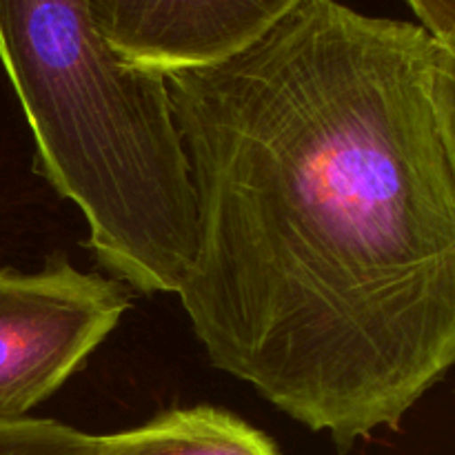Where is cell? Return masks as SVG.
Wrapping results in <instances>:
<instances>
[{"mask_svg": "<svg viewBox=\"0 0 455 455\" xmlns=\"http://www.w3.org/2000/svg\"><path fill=\"white\" fill-rule=\"evenodd\" d=\"M98 435L56 420L25 418L0 425V455H96Z\"/></svg>", "mask_w": 455, "mask_h": 455, "instance_id": "cell-5", "label": "cell"}, {"mask_svg": "<svg viewBox=\"0 0 455 455\" xmlns=\"http://www.w3.org/2000/svg\"><path fill=\"white\" fill-rule=\"evenodd\" d=\"M127 309L118 280L65 258L36 274L0 271V425L25 420L52 398Z\"/></svg>", "mask_w": 455, "mask_h": 455, "instance_id": "cell-2", "label": "cell"}, {"mask_svg": "<svg viewBox=\"0 0 455 455\" xmlns=\"http://www.w3.org/2000/svg\"><path fill=\"white\" fill-rule=\"evenodd\" d=\"M96 455H278L262 431L213 407L173 409L136 429L98 435Z\"/></svg>", "mask_w": 455, "mask_h": 455, "instance_id": "cell-4", "label": "cell"}, {"mask_svg": "<svg viewBox=\"0 0 455 455\" xmlns=\"http://www.w3.org/2000/svg\"><path fill=\"white\" fill-rule=\"evenodd\" d=\"M422 25L300 0L167 74L196 203L178 298L216 369L338 447L455 369V169Z\"/></svg>", "mask_w": 455, "mask_h": 455, "instance_id": "cell-1", "label": "cell"}, {"mask_svg": "<svg viewBox=\"0 0 455 455\" xmlns=\"http://www.w3.org/2000/svg\"><path fill=\"white\" fill-rule=\"evenodd\" d=\"M93 25L127 65H216L260 38L300 0H87Z\"/></svg>", "mask_w": 455, "mask_h": 455, "instance_id": "cell-3", "label": "cell"}, {"mask_svg": "<svg viewBox=\"0 0 455 455\" xmlns=\"http://www.w3.org/2000/svg\"><path fill=\"white\" fill-rule=\"evenodd\" d=\"M431 100L443 142L455 169V36L435 38L431 67Z\"/></svg>", "mask_w": 455, "mask_h": 455, "instance_id": "cell-6", "label": "cell"}, {"mask_svg": "<svg viewBox=\"0 0 455 455\" xmlns=\"http://www.w3.org/2000/svg\"><path fill=\"white\" fill-rule=\"evenodd\" d=\"M420 25L434 38L455 36V0H407Z\"/></svg>", "mask_w": 455, "mask_h": 455, "instance_id": "cell-7", "label": "cell"}]
</instances>
